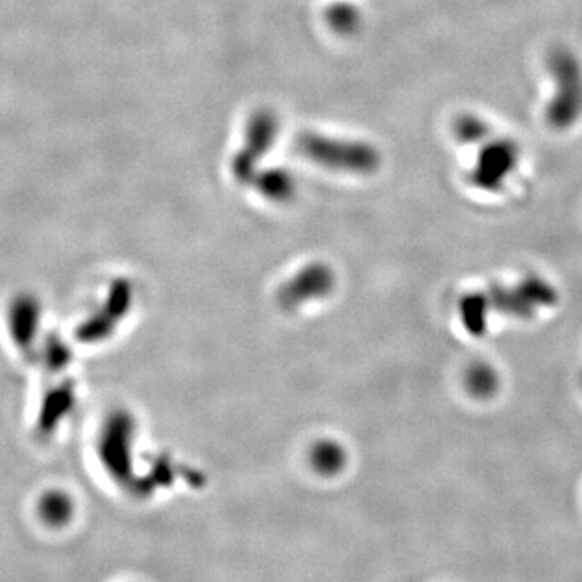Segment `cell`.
I'll use <instances>...</instances> for the list:
<instances>
[{"label": "cell", "mask_w": 582, "mask_h": 582, "mask_svg": "<svg viewBox=\"0 0 582 582\" xmlns=\"http://www.w3.org/2000/svg\"><path fill=\"white\" fill-rule=\"evenodd\" d=\"M75 405V388L70 384H62L52 388L44 397L39 408L38 429L43 434H51L60 422L67 418Z\"/></svg>", "instance_id": "obj_6"}, {"label": "cell", "mask_w": 582, "mask_h": 582, "mask_svg": "<svg viewBox=\"0 0 582 582\" xmlns=\"http://www.w3.org/2000/svg\"><path fill=\"white\" fill-rule=\"evenodd\" d=\"M521 161L519 144L511 138H492L482 143L469 182L477 190L497 193L507 185L511 173L518 169Z\"/></svg>", "instance_id": "obj_2"}, {"label": "cell", "mask_w": 582, "mask_h": 582, "mask_svg": "<svg viewBox=\"0 0 582 582\" xmlns=\"http://www.w3.org/2000/svg\"><path fill=\"white\" fill-rule=\"evenodd\" d=\"M41 322V306L31 295H20L9 308L10 337L18 348L30 350L38 337Z\"/></svg>", "instance_id": "obj_5"}, {"label": "cell", "mask_w": 582, "mask_h": 582, "mask_svg": "<svg viewBox=\"0 0 582 582\" xmlns=\"http://www.w3.org/2000/svg\"><path fill=\"white\" fill-rule=\"evenodd\" d=\"M547 68L555 93L545 109V119L555 130H568L582 117L581 62L571 49L557 46L547 57Z\"/></svg>", "instance_id": "obj_1"}, {"label": "cell", "mask_w": 582, "mask_h": 582, "mask_svg": "<svg viewBox=\"0 0 582 582\" xmlns=\"http://www.w3.org/2000/svg\"><path fill=\"white\" fill-rule=\"evenodd\" d=\"M301 148L311 159L322 165H330L350 172H367L374 169L377 157L374 151L361 144H345L343 141L325 140L308 136Z\"/></svg>", "instance_id": "obj_3"}, {"label": "cell", "mask_w": 582, "mask_h": 582, "mask_svg": "<svg viewBox=\"0 0 582 582\" xmlns=\"http://www.w3.org/2000/svg\"><path fill=\"white\" fill-rule=\"evenodd\" d=\"M73 513L75 507L72 498L59 490L49 492L39 502V518L51 528H64L65 524L70 523Z\"/></svg>", "instance_id": "obj_7"}, {"label": "cell", "mask_w": 582, "mask_h": 582, "mask_svg": "<svg viewBox=\"0 0 582 582\" xmlns=\"http://www.w3.org/2000/svg\"><path fill=\"white\" fill-rule=\"evenodd\" d=\"M455 135L463 144H482L490 138L489 123L476 114H463L456 119Z\"/></svg>", "instance_id": "obj_8"}, {"label": "cell", "mask_w": 582, "mask_h": 582, "mask_svg": "<svg viewBox=\"0 0 582 582\" xmlns=\"http://www.w3.org/2000/svg\"><path fill=\"white\" fill-rule=\"evenodd\" d=\"M131 426L127 416L117 414L106 424L101 437L102 461L110 473L125 477L130 468L128 445H130Z\"/></svg>", "instance_id": "obj_4"}, {"label": "cell", "mask_w": 582, "mask_h": 582, "mask_svg": "<svg viewBox=\"0 0 582 582\" xmlns=\"http://www.w3.org/2000/svg\"><path fill=\"white\" fill-rule=\"evenodd\" d=\"M44 358L46 364L52 371H62L70 363L72 353L70 348L62 342L59 337H51L47 340L46 348H44Z\"/></svg>", "instance_id": "obj_10"}, {"label": "cell", "mask_w": 582, "mask_h": 582, "mask_svg": "<svg viewBox=\"0 0 582 582\" xmlns=\"http://www.w3.org/2000/svg\"><path fill=\"white\" fill-rule=\"evenodd\" d=\"M468 387L477 397H490L498 388L497 374L485 364L474 366L468 374Z\"/></svg>", "instance_id": "obj_9"}]
</instances>
